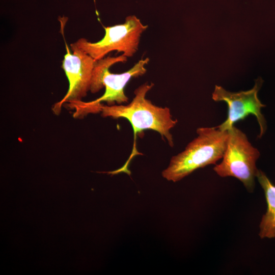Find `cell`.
<instances>
[{
    "label": "cell",
    "instance_id": "cell-5",
    "mask_svg": "<svg viewBox=\"0 0 275 275\" xmlns=\"http://www.w3.org/2000/svg\"><path fill=\"white\" fill-rule=\"evenodd\" d=\"M127 58L122 54L116 57L108 56L96 61L90 90L95 93L104 87L105 92L100 97L92 101L93 102L101 104L104 101L108 105H112L115 102L120 104L128 102V98L124 92L125 87L132 78L142 76L146 72L145 66L149 63V59H141L125 72L120 74L110 72L109 69L113 65L125 62Z\"/></svg>",
    "mask_w": 275,
    "mask_h": 275
},
{
    "label": "cell",
    "instance_id": "cell-2",
    "mask_svg": "<svg viewBox=\"0 0 275 275\" xmlns=\"http://www.w3.org/2000/svg\"><path fill=\"white\" fill-rule=\"evenodd\" d=\"M197 136L181 153L173 156L161 173L168 181L177 182L198 169L215 164L222 159L227 145L228 131L216 127H200Z\"/></svg>",
    "mask_w": 275,
    "mask_h": 275
},
{
    "label": "cell",
    "instance_id": "cell-7",
    "mask_svg": "<svg viewBox=\"0 0 275 275\" xmlns=\"http://www.w3.org/2000/svg\"><path fill=\"white\" fill-rule=\"evenodd\" d=\"M66 53L64 56L62 68L69 81V88L63 98L56 103L53 111L60 113L65 103L81 100L90 89L92 73L97 61L82 50L71 44V53L65 41Z\"/></svg>",
    "mask_w": 275,
    "mask_h": 275
},
{
    "label": "cell",
    "instance_id": "cell-3",
    "mask_svg": "<svg viewBox=\"0 0 275 275\" xmlns=\"http://www.w3.org/2000/svg\"><path fill=\"white\" fill-rule=\"evenodd\" d=\"M228 138L222 161L214 171L221 177H233L240 181L248 191L253 192L258 169L256 161L260 153L246 134L233 126L228 130Z\"/></svg>",
    "mask_w": 275,
    "mask_h": 275
},
{
    "label": "cell",
    "instance_id": "cell-1",
    "mask_svg": "<svg viewBox=\"0 0 275 275\" xmlns=\"http://www.w3.org/2000/svg\"><path fill=\"white\" fill-rule=\"evenodd\" d=\"M154 86L153 83H145L134 91V97L127 105H104L101 112L103 117L123 118L130 123L134 132V144L131 157L139 153L135 147L137 135L145 130L150 129L158 132L167 140L169 145L174 146L173 139L170 131L178 121L172 119L168 107L156 106L146 98Z\"/></svg>",
    "mask_w": 275,
    "mask_h": 275
},
{
    "label": "cell",
    "instance_id": "cell-6",
    "mask_svg": "<svg viewBox=\"0 0 275 275\" xmlns=\"http://www.w3.org/2000/svg\"><path fill=\"white\" fill-rule=\"evenodd\" d=\"M263 82L261 77H258L255 80L253 88L237 92H230L221 86L216 85L212 94V99L216 102H225L228 108L226 120L216 127L222 131H228L236 122L252 114L256 117L258 122L260 133L258 137L261 138L267 128L265 119L261 111V108L265 105L261 102L258 97Z\"/></svg>",
    "mask_w": 275,
    "mask_h": 275
},
{
    "label": "cell",
    "instance_id": "cell-4",
    "mask_svg": "<svg viewBox=\"0 0 275 275\" xmlns=\"http://www.w3.org/2000/svg\"><path fill=\"white\" fill-rule=\"evenodd\" d=\"M104 37L99 41L91 42L80 38L73 45L98 61L111 51L122 52L126 57H132L138 51L142 34L148 28L135 15L127 16L124 23L103 27Z\"/></svg>",
    "mask_w": 275,
    "mask_h": 275
},
{
    "label": "cell",
    "instance_id": "cell-8",
    "mask_svg": "<svg viewBox=\"0 0 275 275\" xmlns=\"http://www.w3.org/2000/svg\"><path fill=\"white\" fill-rule=\"evenodd\" d=\"M256 177L264 190L267 205V211L260 224L259 235L261 238H274L275 185L261 170H258Z\"/></svg>",
    "mask_w": 275,
    "mask_h": 275
}]
</instances>
